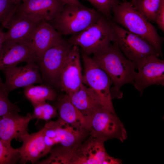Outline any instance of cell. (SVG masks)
<instances>
[{"label":"cell","instance_id":"cell-1","mask_svg":"<svg viewBox=\"0 0 164 164\" xmlns=\"http://www.w3.org/2000/svg\"><path fill=\"white\" fill-rule=\"evenodd\" d=\"M91 58L111 79L112 99L122 98L121 87L124 85H133L136 72L135 64L127 59L113 43L106 46L93 54Z\"/></svg>","mask_w":164,"mask_h":164},{"label":"cell","instance_id":"cell-2","mask_svg":"<svg viewBox=\"0 0 164 164\" xmlns=\"http://www.w3.org/2000/svg\"><path fill=\"white\" fill-rule=\"evenodd\" d=\"M112 20L128 31L144 39L162 57V46L163 39L155 27L130 2L118 1L112 9Z\"/></svg>","mask_w":164,"mask_h":164},{"label":"cell","instance_id":"cell-3","mask_svg":"<svg viewBox=\"0 0 164 164\" xmlns=\"http://www.w3.org/2000/svg\"><path fill=\"white\" fill-rule=\"evenodd\" d=\"M102 15L82 4H67L56 18L48 22L62 36H72L97 22Z\"/></svg>","mask_w":164,"mask_h":164},{"label":"cell","instance_id":"cell-4","mask_svg":"<svg viewBox=\"0 0 164 164\" xmlns=\"http://www.w3.org/2000/svg\"><path fill=\"white\" fill-rule=\"evenodd\" d=\"M113 43L137 69L149 56L159 55L153 47L141 37L128 31L112 20Z\"/></svg>","mask_w":164,"mask_h":164},{"label":"cell","instance_id":"cell-5","mask_svg":"<svg viewBox=\"0 0 164 164\" xmlns=\"http://www.w3.org/2000/svg\"><path fill=\"white\" fill-rule=\"evenodd\" d=\"M111 20L102 15L97 22L67 40L87 55L93 54L113 42Z\"/></svg>","mask_w":164,"mask_h":164},{"label":"cell","instance_id":"cell-6","mask_svg":"<svg viewBox=\"0 0 164 164\" xmlns=\"http://www.w3.org/2000/svg\"><path fill=\"white\" fill-rule=\"evenodd\" d=\"M81 55L84 68L83 83L94 91L103 107L116 114L111 93L112 84L111 79L89 55L83 51Z\"/></svg>","mask_w":164,"mask_h":164},{"label":"cell","instance_id":"cell-7","mask_svg":"<svg viewBox=\"0 0 164 164\" xmlns=\"http://www.w3.org/2000/svg\"><path fill=\"white\" fill-rule=\"evenodd\" d=\"M73 46L63 38L48 49L38 63L45 84L58 88L60 74Z\"/></svg>","mask_w":164,"mask_h":164},{"label":"cell","instance_id":"cell-8","mask_svg":"<svg viewBox=\"0 0 164 164\" xmlns=\"http://www.w3.org/2000/svg\"><path fill=\"white\" fill-rule=\"evenodd\" d=\"M89 135L105 142L113 138L123 142L127 138L126 131L116 114L101 106L92 115L90 121Z\"/></svg>","mask_w":164,"mask_h":164},{"label":"cell","instance_id":"cell-9","mask_svg":"<svg viewBox=\"0 0 164 164\" xmlns=\"http://www.w3.org/2000/svg\"><path fill=\"white\" fill-rule=\"evenodd\" d=\"M77 149L71 164H120L107 153L104 141L89 135Z\"/></svg>","mask_w":164,"mask_h":164},{"label":"cell","instance_id":"cell-10","mask_svg":"<svg viewBox=\"0 0 164 164\" xmlns=\"http://www.w3.org/2000/svg\"><path fill=\"white\" fill-rule=\"evenodd\" d=\"M41 21L27 15L17 8L3 26L8 29L6 32H4L5 41L16 42H31L35 31Z\"/></svg>","mask_w":164,"mask_h":164},{"label":"cell","instance_id":"cell-11","mask_svg":"<svg viewBox=\"0 0 164 164\" xmlns=\"http://www.w3.org/2000/svg\"><path fill=\"white\" fill-rule=\"evenodd\" d=\"M79 47L73 46L61 70L58 88L70 96L77 91L83 83Z\"/></svg>","mask_w":164,"mask_h":164},{"label":"cell","instance_id":"cell-12","mask_svg":"<svg viewBox=\"0 0 164 164\" xmlns=\"http://www.w3.org/2000/svg\"><path fill=\"white\" fill-rule=\"evenodd\" d=\"M2 71L5 77L4 85L9 94L18 88L36 83H43L39 66L35 62L26 63L23 66L12 67Z\"/></svg>","mask_w":164,"mask_h":164},{"label":"cell","instance_id":"cell-13","mask_svg":"<svg viewBox=\"0 0 164 164\" xmlns=\"http://www.w3.org/2000/svg\"><path fill=\"white\" fill-rule=\"evenodd\" d=\"M158 57L149 56L137 69L133 85L141 94L150 86L164 85V60Z\"/></svg>","mask_w":164,"mask_h":164},{"label":"cell","instance_id":"cell-14","mask_svg":"<svg viewBox=\"0 0 164 164\" xmlns=\"http://www.w3.org/2000/svg\"><path fill=\"white\" fill-rule=\"evenodd\" d=\"M31 42L5 41L0 51V71L16 66L22 62L37 63Z\"/></svg>","mask_w":164,"mask_h":164},{"label":"cell","instance_id":"cell-15","mask_svg":"<svg viewBox=\"0 0 164 164\" xmlns=\"http://www.w3.org/2000/svg\"><path fill=\"white\" fill-rule=\"evenodd\" d=\"M32 114L22 116L17 112H9L0 118V140L5 145L11 146L13 139L17 140L28 133V126Z\"/></svg>","mask_w":164,"mask_h":164},{"label":"cell","instance_id":"cell-16","mask_svg":"<svg viewBox=\"0 0 164 164\" xmlns=\"http://www.w3.org/2000/svg\"><path fill=\"white\" fill-rule=\"evenodd\" d=\"M65 5L60 0H22L17 9L39 21L49 22L59 15Z\"/></svg>","mask_w":164,"mask_h":164},{"label":"cell","instance_id":"cell-17","mask_svg":"<svg viewBox=\"0 0 164 164\" xmlns=\"http://www.w3.org/2000/svg\"><path fill=\"white\" fill-rule=\"evenodd\" d=\"M22 142L18 148L19 154V163L25 164L28 162L34 163L40 158L49 153L50 150L46 146L44 138L43 129L22 136L18 140Z\"/></svg>","mask_w":164,"mask_h":164},{"label":"cell","instance_id":"cell-18","mask_svg":"<svg viewBox=\"0 0 164 164\" xmlns=\"http://www.w3.org/2000/svg\"><path fill=\"white\" fill-rule=\"evenodd\" d=\"M55 132V136L51 139L54 145L67 149L77 148L89 135V133L80 131L58 118L56 121L48 122L45 125Z\"/></svg>","mask_w":164,"mask_h":164},{"label":"cell","instance_id":"cell-19","mask_svg":"<svg viewBox=\"0 0 164 164\" xmlns=\"http://www.w3.org/2000/svg\"><path fill=\"white\" fill-rule=\"evenodd\" d=\"M62 38V35L48 22L42 21L35 31L31 42L37 63L45 52Z\"/></svg>","mask_w":164,"mask_h":164},{"label":"cell","instance_id":"cell-20","mask_svg":"<svg viewBox=\"0 0 164 164\" xmlns=\"http://www.w3.org/2000/svg\"><path fill=\"white\" fill-rule=\"evenodd\" d=\"M56 108L59 118L76 129L89 133V122L71 102L67 94L58 96Z\"/></svg>","mask_w":164,"mask_h":164},{"label":"cell","instance_id":"cell-21","mask_svg":"<svg viewBox=\"0 0 164 164\" xmlns=\"http://www.w3.org/2000/svg\"><path fill=\"white\" fill-rule=\"evenodd\" d=\"M68 96L72 103L87 118L90 125L94 113L102 106L95 93L82 83L77 91Z\"/></svg>","mask_w":164,"mask_h":164},{"label":"cell","instance_id":"cell-22","mask_svg":"<svg viewBox=\"0 0 164 164\" xmlns=\"http://www.w3.org/2000/svg\"><path fill=\"white\" fill-rule=\"evenodd\" d=\"M25 97L32 105L46 100L54 101L58 96L53 87L45 84L30 85L24 87Z\"/></svg>","mask_w":164,"mask_h":164},{"label":"cell","instance_id":"cell-23","mask_svg":"<svg viewBox=\"0 0 164 164\" xmlns=\"http://www.w3.org/2000/svg\"><path fill=\"white\" fill-rule=\"evenodd\" d=\"M77 148L67 149L61 146L52 148L49 156L45 160L38 162L39 164H71Z\"/></svg>","mask_w":164,"mask_h":164},{"label":"cell","instance_id":"cell-24","mask_svg":"<svg viewBox=\"0 0 164 164\" xmlns=\"http://www.w3.org/2000/svg\"><path fill=\"white\" fill-rule=\"evenodd\" d=\"M162 0H132L133 6L150 22H155L156 15Z\"/></svg>","mask_w":164,"mask_h":164},{"label":"cell","instance_id":"cell-25","mask_svg":"<svg viewBox=\"0 0 164 164\" xmlns=\"http://www.w3.org/2000/svg\"><path fill=\"white\" fill-rule=\"evenodd\" d=\"M34 108L31 120L41 119L48 121L58 114L56 107L44 101L32 105Z\"/></svg>","mask_w":164,"mask_h":164},{"label":"cell","instance_id":"cell-26","mask_svg":"<svg viewBox=\"0 0 164 164\" xmlns=\"http://www.w3.org/2000/svg\"><path fill=\"white\" fill-rule=\"evenodd\" d=\"M9 94L0 77V118L9 112L20 111L17 105L9 100L8 97Z\"/></svg>","mask_w":164,"mask_h":164},{"label":"cell","instance_id":"cell-27","mask_svg":"<svg viewBox=\"0 0 164 164\" xmlns=\"http://www.w3.org/2000/svg\"><path fill=\"white\" fill-rule=\"evenodd\" d=\"M19 160L18 148L7 146L0 140V164H15Z\"/></svg>","mask_w":164,"mask_h":164},{"label":"cell","instance_id":"cell-28","mask_svg":"<svg viewBox=\"0 0 164 164\" xmlns=\"http://www.w3.org/2000/svg\"><path fill=\"white\" fill-rule=\"evenodd\" d=\"M96 10L108 19L112 20V9L114 4L118 1L115 0H87Z\"/></svg>","mask_w":164,"mask_h":164},{"label":"cell","instance_id":"cell-29","mask_svg":"<svg viewBox=\"0 0 164 164\" xmlns=\"http://www.w3.org/2000/svg\"><path fill=\"white\" fill-rule=\"evenodd\" d=\"M18 5L11 0H0V23L2 26L15 11Z\"/></svg>","mask_w":164,"mask_h":164},{"label":"cell","instance_id":"cell-30","mask_svg":"<svg viewBox=\"0 0 164 164\" xmlns=\"http://www.w3.org/2000/svg\"><path fill=\"white\" fill-rule=\"evenodd\" d=\"M155 22L159 29L164 31V0H162L156 12Z\"/></svg>","mask_w":164,"mask_h":164},{"label":"cell","instance_id":"cell-31","mask_svg":"<svg viewBox=\"0 0 164 164\" xmlns=\"http://www.w3.org/2000/svg\"><path fill=\"white\" fill-rule=\"evenodd\" d=\"M65 4H72L76 5H81V3L79 0H60Z\"/></svg>","mask_w":164,"mask_h":164},{"label":"cell","instance_id":"cell-32","mask_svg":"<svg viewBox=\"0 0 164 164\" xmlns=\"http://www.w3.org/2000/svg\"><path fill=\"white\" fill-rule=\"evenodd\" d=\"M4 41V32L3 31L2 29L0 28V51Z\"/></svg>","mask_w":164,"mask_h":164},{"label":"cell","instance_id":"cell-33","mask_svg":"<svg viewBox=\"0 0 164 164\" xmlns=\"http://www.w3.org/2000/svg\"><path fill=\"white\" fill-rule=\"evenodd\" d=\"M15 4L19 5L21 2L22 0H11Z\"/></svg>","mask_w":164,"mask_h":164},{"label":"cell","instance_id":"cell-34","mask_svg":"<svg viewBox=\"0 0 164 164\" xmlns=\"http://www.w3.org/2000/svg\"><path fill=\"white\" fill-rule=\"evenodd\" d=\"M116 1H119V0H115Z\"/></svg>","mask_w":164,"mask_h":164}]
</instances>
